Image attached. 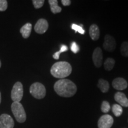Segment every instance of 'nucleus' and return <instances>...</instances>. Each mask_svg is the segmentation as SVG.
Segmentation results:
<instances>
[{"label":"nucleus","mask_w":128,"mask_h":128,"mask_svg":"<svg viewBox=\"0 0 128 128\" xmlns=\"http://www.w3.org/2000/svg\"><path fill=\"white\" fill-rule=\"evenodd\" d=\"M48 2L50 5V10L53 14L60 13L61 12L62 8L58 6V1L57 0H49Z\"/></svg>","instance_id":"nucleus-15"},{"label":"nucleus","mask_w":128,"mask_h":128,"mask_svg":"<svg viewBox=\"0 0 128 128\" xmlns=\"http://www.w3.org/2000/svg\"><path fill=\"white\" fill-rule=\"evenodd\" d=\"M11 108L16 120L18 123H24L26 120V113L23 105L20 102H13Z\"/></svg>","instance_id":"nucleus-3"},{"label":"nucleus","mask_w":128,"mask_h":128,"mask_svg":"<svg viewBox=\"0 0 128 128\" xmlns=\"http://www.w3.org/2000/svg\"><path fill=\"white\" fill-rule=\"evenodd\" d=\"M30 93L35 98L42 99L46 96V88L42 83L34 82L30 86Z\"/></svg>","instance_id":"nucleus-4"},{"label":"nucleus","mask_w":128,"mask_h":128,"mask_svg":"<svg viewBox=\"0 0 128 128\" xmlns=\"http://www.w3.org/2000/svg\"><path fill=\"white\" fill-rule=\"evenodd\" d=\"M61 2L64 6H69L71 4V1L70 0H62Z\"/></svg>","instance_id":"nucleus-26"},{"label":"nucleus","mask_w":128,"mask_h":128,"mask_svg":"<svg viewBox=\"0 0 128 128\" xmlns=\"http://www.w3.org/2000/svg\"><path fill=\"white\" fill-rule=\"evenodd\" d=\"M54 90L58 95L60 97H71L76 94L77 87L71 80L60 79L55 82Z\"/></svg>","instance_id":"nucleus-1"},{"label":"nucleus","mask_w":128,"mask_h":128,"mask_svg":"<svg viewBox=\"0 0 128 128\" xmlns=\"http://www.w3.org/2000/svg\"><path fill=\"white\" fill-rule=\"evenodd\" d=\"M97 86L101 90V92L103 93L108 92L110 87L109 83L108 81L103 79H100L98 80Z\"/></svg>","instance_id":"nucleus-16"},{"label":"nucleus","mask_w":128,"mask_h":128,"mask_svg":"<svg viewBox=\"0 0 128 128\" xmlns=\"http://www.w3.org/2000/svg\"><path fill=\"white\" fill-rule=\"evenodd\" d=\"M23 96V86L20 82L14 84L11 93V97L14 102H20Z\"/></svg>","instance_id":"nucleus-5"},{"label":"nucleus","mask_w":128,"mask_h":128,"mask_svg":"<svg viewBox=\"0 0 128 128\" xmlns=\"http://www.w3.org/2000/svg\"><path fill=\"white\" fill-rule=\"evenodd\" d=\"M112 112L115 116L119 117L121 116L123 113V108L121 107V106L118 104H114L112 106Z\"/></svg>","instance_id":"nucleus-18"},{"label":"nucleus","mask_w":128,"mask_h":128,"mask_svg":"<svg viewBox=\"0 0 128 128\" xmlns=\"http://www.w3.org/2000/svg\"><path fill=\"white\" fill-rule=\"evenodd\" d=\"M114 120L112 116L108 114H104L102 116L98 119V128H111L113 125Z\"/></svg>","instance_id":"nucleus-6"},{"label":"nucleus","mask_w":128,"mask_h":128,"mask_svg":"<svg viewBox=\"0 0 128 128\" xmlns=\"http://www.w3.org/2000/svg\"><path fill=\"white\" fill-rule=\"evenodd\" d=\"M115 65V60L112 58H108L105 60L104 64L105 70L106 71H111Z\"/></svg>","instance_id":"nucleus-17"},{"label":"nucleus","mask_w":128,"mask_h":128,"mask_svg":"<svg viewBox=\"0 0 128 128\" xmlns=\"http://www.w3.org/2000/svg\"><path fill=\"white\" fill-rule=\"evenodd\" d=\"M112 86L117 90H124L128 87V82L124 78H116L112 82Z\"/></svg>","instance_id":"nucleus-11"},{"label":"nucleus","mask_w":128,"mask_h":128,"mask_svg":"<svg viewBox=\"0 0 128 128\" xmlns=\"http://www.w3.org/2000/svg\"><path fill=\"white\" fill-rule=\"evenodd\" d=\"M1 60H0V68H1Z\"/></svg>","instance_id":"nucleus-28"},{"label":"nucleus","mask_w":128,"mask_h":128,"mask_svg":"<svg viewBox=\"0 0 128 128\" xmlns=\"http://www.w3.org/2000/svg\"><path fill=\"white\" fill-rule=\"evenodd\" d=\"M14 122L12 117L7 114L0 116V128H13Z\"/></svg>","instance_id":"nucleus-7"},{"label":"nucleus","mask_w":128,"mask_h":128,"mask_svg":"<svg viewBox=\"0 0 128 128\" xmlns=\"http://www.w3.org/2000/svg\"><path fill=\"white\" fill-rule=\"evenodd\" d=\"M72 72L71 64L65 61L56 62L50 69V73L52 76L57 78L64 79L67 77Z\"/></svg>","instance_id":"nucleus-2"},{"label":"nucleus","mask_w":128,"mask_h":128,"mask_svg":"<svg viewBox=\"0 0 128 128\" xmlns=\"http://www.w3.org/2000/svg\"><path fill=\"white\" fill-rule=\"evenodd\" d=\"M1 92H0V104H1Z\"/></svg>","instance_id":"nucleus-27"},{"label":"nucleus","mask_w":128,"mask_h":128,"mask_svg":"<svg viewBox=\"0 0 128 128\" xmlns=\"http://www.w3.org/2000/svg\"><path fill=\"white\" fill-rule=\"evenodd\" d=\"M68 50V46L65 45V44H62V45L61 46V47H60V50L59 51H58V52H55V54L53 55V58H54L55 60H59V58H60V54L62 52H66Z\"/></svg>","instance_id":"nucleus-20"},{"label":"nucleus","mask_w":128,"mask_h":128,"mask_svg":"<svg viewBox=\"0 0 128 128\" xmlns=\"http://www.w3.org/2000/svg\"><path fill=\"white\" fill-rule=\"evenodd\" d=\"M32 2H33L35 8L39 9L43 7V6L44 5V0H33V1H32Z\"/></svg>","instance_id":"nucleus-23"},{"label":"nucleus","mask_w":128,"mask_h":128,"mask_svg":"<svg viewBox=\"0 0 128 128\" xmlns=\"http://www.w3.org/2000/svg\"><path fill=\"white\" fill-rule=\"evenodd\" d=\"M71 28L74 30L76 32H78L81 34H84L85 33V30L83 29L82 27H81V26H78L76 24H72L71 25Z\"/></svg>","instance_id":"nucleus-22"},{"label":"nucleus","mask_w":128,"mask_h":128,"mask_svg":"<svg viewBox=\"0 0 128 128\" xmlns=\"http://www.w3.org/2000/svg\"><path fill=\"white\" fill-rule=\"evenodd\" d=\"M89 34L91 39L92 40H97L100 38V29L98 26L93 24L90 27L89 29Z\"/></svg>","instance_id":"nucleus-13"},{"label":"nucleus","mask_w":128,"mask_h":128,"mask_svg":"<svg viewBox=\"0 0 128 128\" xmlns=\"http://www.w3.org/2000/svg\"><path fill=\"white\" fill-rule=\"evenodd\" d=\"M8 2L6 0H0V12H4L7 9Z\"/></svg>","instance_id":"nucleus-24"},{"label":"nucleus","mask_w":128,"mask_h":128,"mask_svg":"<svg viewBox=\"0 0 128 128\" xmlns=\"http://www.w3.org/2000/svg\"><path fill=\"white\" fill-rule=\"evenodd\" d=\"M32 28V25L30 23H27L23 26L22 27V28L20 30V32L21 34H22V36H23V38L28 39V38H29L30 35L31 34Z\"/></svg>","instance_id":"nucleus-14"},{"label":"nucleus","mask_w":128,"mask_h":128,"mask_svg":"<svg viewBox=\"0 0 128 128\" xmlns=\"http://www.w3.org/2000/svg\"><path fill=\"white\" fill-rule=\"evenodd\" d=\"M92 60L96 67L99 68L102 66L103 63V52L100 48L97 47L94 49L92 54Z\"/></svg>","instance_id":"nucleus-10"},{"label":"nucleus","mask_w":128,"mask_h":128,"mask_svg":"<svg viewBox=\"0 0 128 128\" xmlns=\"http://www.w3.org/2000/svg\"><path fill=\"white\" fill-rule=\"evenodd\" d=\"M114 100L119 104L120 106L128 108V99L125 94L121 92H117L114 95Z\"/></svg>","instance_id":"nucleus-12"},{"label":"nucleus","mask_w":128,"mask_h":128,"mask_svg":"<svg viewBox=\"0 0 128 128\" xmlns=\"http://www.w3.org/2000/svg\"><path fill=\"white\" fill-rule=\"evenodd\" d=\"M116 47V43L114 38L110 35L107 34L104 37L103 48L108 52H113Z\"/></svg>","instance_id":"nucleus-8"},{"label":"nucleus","mask_w":128,"mask_h":128,"mask_svg":"<svg viewBox=\"0 0 128 128\" xmlns=\"http://www.w3.org/2000/svg\"><path fill=\"white\" fill-rule=\"evenodd\" d=\"M71 50L72 52L74 53V54H76V53L79 52V50H80L79 46H78V44H76V42H73L71 44Z\"/></svg>","instance_id":"nucleus-25"},{"label":"nucleus","mask_w":128,"mask_h":128,"mask_svg":"<svg viewBox=\"0 0 128 128\" xmlns=\"http://www.w3.org/2000/svg\"><path fill=\"white\" fill-rule=\"evenodd\" d=\"M49 28L48 21L44 18H40L34 26V31L38 34H44Z\"/></svg>","instance_id":"nucleus-9"},{"label":"nucleus","mask_w":128,"mask_h":128,"mask_svg":"<svg viewBox=\"0 0 128 128\" xmlns=\"http://www.w3.org/2000/svg\"><path fill=\"white\" fill-rule=\"evenodd\" d=\"M110 104L107 101H103V103L102 104L101 106V110L103 113H107L110 111Z\"/></svg>","instance_id":"nucleus-21"},{"label":"nucleus","mask_w":128,"mask_h":128,"mask_svg":"<svg viewBox=\"0 0 128 128\" xmlns=\"http://www.w3.org/2000/svg\"><path fill=\"white\" fill-rule=\"evenodd\" d=\"M120 52L124 56L128 57V42H124L122 44Z\"/></svg>","instance_id":"nucleus-19"}]
</instances>
